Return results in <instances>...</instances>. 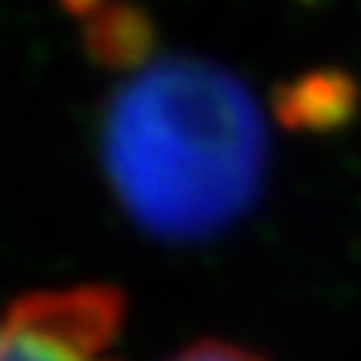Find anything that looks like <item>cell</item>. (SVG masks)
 <instances>
[{"label": "cell", "instance_id": "cell-1", "mask_svg": "<svg viewBox=\"0 0 361 361\" xmlns=\"http://www.w3.org/2000/svg\"><path fill=\"white\" fill-rule=\"evenodd\" d=\"M97 161L117 207L147 238L211 241L245 218L268 174V124L218 61L147 54L97 117Z\"/></svg>", "mask_w": 361, "mask_h": 361}, {"label": "cell", "instance_id": "cell-2", "mask_svg": "<svg viewBox=\"0 0 361 361\" xmlns=\"http://www.w3.org/2000/svg\"><path fill=\"white\" fill-rule=\"evenodd\" d=\"M121 295L107 288L40 291L0 314V361H114Z\"/></svg>", "mask_w": 361, "mask_h": 361}, {"label": "cell", "instance_id": "cell-3", "mask_svg": "<svg viewBox=\"0 0 361 361\" xmlns=\"http://www.w3.org/2000/svg\"><path fill=\"white\" fill-rule=\"evenodd\" d=\"M171 361H264V358L247 348L228 345V341H201V345H191L180 355H174Z\"/></svg>", "mask_w": 361, "mask_h": 361}]
</instances>
